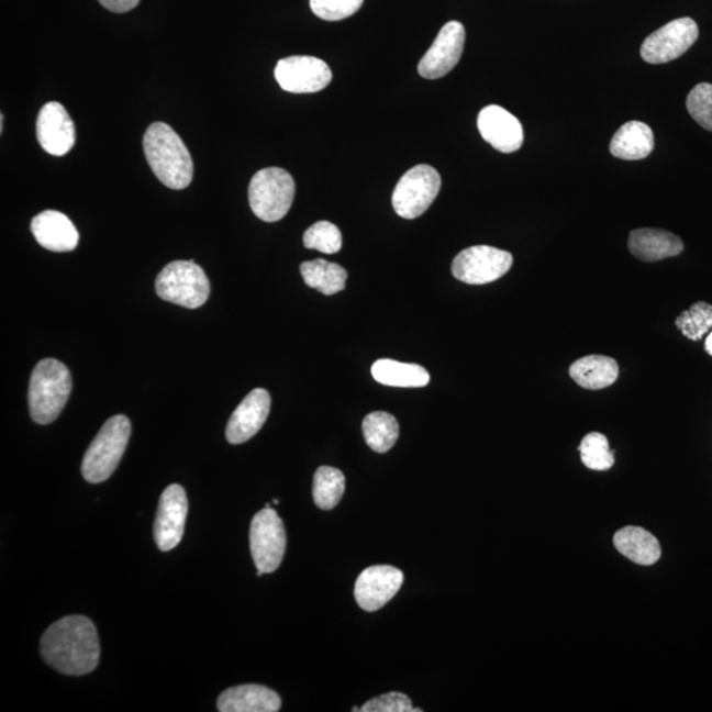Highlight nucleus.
<instances>
[{
    "label": "nucleus",
    "instance_id": "nucleus-1",
    "mask_svg": "<svg viewBox=\"0 0 712 712\" xmlns=\"http://www.w3.org/2000/svg\"><path fill=\"white\" fill-rule=\"evenodd\" d=\"M40 649L44 661L66 676L89 675L101 656L94 623L78 615L52 624L44 633Z\"/></svg>",
    "mask_w": 712,
    "mask_h": 712
},
{
    "label": "nucleus",
    "instance_id": "nucleus-2",
    "mask_svg": "<svg viewBox=\"0 0 712 712\" xmlns=\"http://www.w3.org/2000/svg\"><path fill=\"white\" fill-rule=\"evenodd\" d=\"M145 158L165 187L188 188L193 180L194 165L182 138L169 124H151L143 138Z\"/></svg>",
    "mask_w": 712,
    "mask_h": 712
},
{
    "label": "nucleus",
    "instance_id": "nucleus-3",
    "mask_svg": "<svg viewBox=\"0 0 712 712\" xmlns=\"http://www.w3.org/2000/svg\"><path fill=\"white\" fill-rule=\"evenodd\" d=\"M71 376L68 367L56 359H44L33 369L29 402L33 421L48 425L55 421L68 402Z\"/></svg>",
    "mask_w": 712,
    "mask_h": 712
},
{
    "label": "nucleus",
    "instance_id": "nucleus-4",
    "mask_svg": "<svg viewBox=\"0 0 712 712\" xmlns=\"http://www.w3.org/2000/svg\"><path fill=\"white\" fill-rule=\"evenodd\" d=\"M130 435L131 422L125 415H114L105 421L82 460V475L89 483H102L114 474L129 445Z\"/></svg>",
    "mask_w": 712,
    "mask_h": 712
},
{
    "label": "nucleus",
    "instance_id": "nucleus-5",
    "mask_svg": "<svg viewBox=\"0 0 712 712\" xmlns=\"http://www.w3.org/2000/svg\"><path fill=\"white\" fill-rule=\"evenodd\" d=\"M296 193L293 177L281 168L257 171L249 182L248 200L254 214L264 222H277L288 214Z\"/></svg>",
    "mask_w": 712,
    "mask_h": 712
},
{
    "label": "nucleus",
    "instance_id": "nucleus-6",
    "mask_svg": "<svg viewBox=\"0 0 712 712\" xmlns=\"http://www.w3.org/2000/svg\"><path fill=\"white\" fill-rule=\"evenodd\" d=\"M156 292L165 301L197 309L208 301L210 282L207 274L193 260H176L158 274Z\"/></svg>",
    "mask_w": 712,
    "mask_h": 712
},
{
    "label": "nucleus",
    "instance_id": "nucleus-7",
    "mask_svg": "<svg viewBox=\"0 0 712 712\" xmlns=\"http://www.w3.org/2000/svg\"><path fill=\"white\" fill-rule=\"evenodd\" d=\"M441 176L431 165L420 164L400 178L392 194L396 214L414 220L424 214L441 190Z\"/></svg>",
    "mask_w": 712,
    "mask_h": 712
},
{
    "label": "nucleus",
    "instance_id": "nucleus-8",
    "mask_svg": "<svg viewBox=\"0 0 712 712\" xmlns=\"http://www.w3.org/2000/svg\"><path fill=\"white\" fill-rule=\"evenodd\" d=\"M249 545L257 577L279 569L286 553L287 534L279 514L272 508H264L256 513L251 523Z\"/></svg>",
    "mask_w": 712,
    "mask_h": 712
},
{
    "label": "nucleus",
    "instance_id": "nucleus-9",
    "mask_svg": "<svg viewBox=\"0 0 712 712\" xmlns=\"http://www.w3.org/2000/svg\"><path fill=\"white\" fill-rule=\"evenodd\" d=\"M513 264V256L507 251L490 246H474L460 251L452 266L455 279L471 286L497 281Z\"/></svg>",
    "mask_w": 712,
    "mask_h": 712
},
{
    "label": "nucleus",
    "instance_id": "nucleus-10",
    "mask_svg": "<svg viewBox=\"0 0 712 712\" xmlns=\"http://www.w3.org/2000/svg\"><path fill=\"white\" fill-rule=\"evenodd\" d=\"M699 36L698 25L690 18L672 20L653 32L642 45V57L649 64H666L681 57Z\"/></svg>",
    "mask_w": 712,
    "mask_h": 712
},
{
    "label": "nucleus",
    "instance_id": "nucleus-11",
    "mask_svg": "<svg viewBox=\"0 0 712 712\" xmlns=\"http://www.w3.org/2000/svg\"><path fill=\"white\" fill-rule=\"evenodd\" d=\"M275 78L282 90L307 94L327 88L333 73L325 62L312 56H292L276 65Z\"/></svg>",
    "mask_w": 712,
    "mask_h": 712
},
{
    "label": "nucleus",
    "instance_id": "nucleus-12",
    "mask_svg": "<svg viewBox=\"0 0 712 712\" xmlns=\"http://www.w3.org/2000/svg\"><path fill=\"white\" fill-rule=\"evenodd\" d=\"M466 31L459 22H448L435 37L433 45L421 58L419 73L426 79L445 77L459 63L464 53Z\"/></svg>",
    "mask_w": 712,
    "mask_h": 712
},
{
    "label": "nucleus",
    "instance_id": "nucleus-13",
    "mask_svg": "<svg viewBox=\"0 0 712 712\" xmlns=\"http://www.w3.org/2000/svg\"><path fill=\"white\" fill-rule=\"evenodd\" d=\"M188 516L187 492L180 485H170L158 503L154 526L158 549L169 552L181 543Z\"/></svg>",
    "mask_w": 712,
    "mask_h": 712
},
{
    "label": "nucleus",
    "instance_id": "nucleus-14",
    "mask_svg": "<svg viewBox=\"0 0 712 712\" xmlns=\"http://www.w3.org/2000/svg\"><path fill=\"white\" fill-rule=\"evenodd\" d=\"M402 582H404V574L393 566L368 567L356 580L354 591L356 602L365 611H378L398 593Z\"/></svg>",
    "mask_w": 712,
    "mask_h": 712
},
{
    "label": "nucleus",
    "instance_id": "nucleus-15",
    "mask_svg": "<svg viewBox=\"0 0 712 712\" xmlns=\"http://www.w3.org/2000/svg\"><path fill=\"white\" fill-rule=\"evenodd\" d=\"M36 131L40 145L53 156L68 154L76 143L75 123L58 102L46 103L40 111Z\"/></svg>",
    "mask_w": 712,
    "mask_h": 712
},
{
    "label": "nucleus",
    "instance_id": "nucleus-16",
    "mask_svg": "<svg viewBox=\"0 0 712 712\" xmlns=\"http://www.w3.org/2000/svg\"><path fill=\"white\" fill-rule=\"evenodd\" d=\"M478 129L481 137L503 154L519 151L524 143V130L519 119L497 104L487 105L479 112Z\"/></svg>",
    "mask_w": 712,
    "mask_h": 712
},
{
    "label": "nucleus",
    "instance_id": "nucleus-17",
    "mask_svg": "<svg viewBox=\"0 0 712 712\" xmlns=\"http://www.w3.org/2000/svg\"><path fill=\"white\" fill-rule=\"evenodd\" d=\"M269 411V393L263 388L254 389L229 420L226 438L230 444L240 445L253 438L267 421Z\"/></svg>",
    "mask_w": 712,
    "mask_h": 712
},
{
    "label": "nucleus",
    "instance_id": "nucleus-18",
    "mask_svg": "<svg viewBox=\"0 0 712 712\" xmlns=\"http://www.w3.org/2000/svg\"><path fill=\"white\" fill-rule=\"evenodd\" d=\"M31 231L40 246L53 253H68L78 246V231L63 213L46 210L33 218Z\"/></svg>",
    "mask_w": 712,
    "mask_h": 712
},
{
    "label": "nucleus",
    "instance_id": "nucleus-19",
    "mask_svg": "<svg viewBox=\"0 0 712 712\" xmlns=\"http://www.w3.org/2000/svg\"><path fill=\"white\" fill-rule=\"evenodd\" d=\"M216 705L221 712H277L281 698L266 686L241 685L223 691Z\"/></svg>",
    "mask_w": 712,
    "mask_h": 712
},
{
    "label": "nucleus",
    "instance_id": "nucleus-20",
    "mask_svg": "<svg viewBox=\"0 0 712 712\" xmlns=\"http://www.w3.org/2000/svg\"><path fill=\"white\" fill-rule=\"evenodd\" d=\"M630 253L643 262L668 259L682 253L681 237L661 229L633 230L628 240Z\"/></svg>",
    "mask_w": 712,
    "mask_h": 712
},
{
    "label": "nucleus",
    "instance_id": "nucleus-21",
    "mask_svg": "<svg viewBox=\"0 0 712 712\" xmlns=\"http://www.w3.org/2000/svg\"><path fill=\"white\" fill-rule=\"evenodd\" d=\"M655 148V135L648 124L638 121L625 123L613 135L610 151L622 160H643Z\"/></svg>",
    "mask_w": 712,
    "mask_h": 712
},
{
    "label": "nucleus",
    "instance_id": "nucleus-22",
    "mask_svg": "<svg viewBox=\"0 0 712 712\" xmlns=\"http://www.w3.org/2000/svg\"><path fill=\"white\" fill-rule=\"evenodd\" d=\"M613 545L624 557L638 565H655L661 557V546H659L658 539L644 527H623L613 537Z\"/></svg>",
    "mask_w": 712,
    "mask_h": 712
},
{
    "label": "nucleus",
    "instance_id": "nucleus-23",
    "mask_svg": "<svg viewBox=\"0 0 712 712\" xmlns=\"http://www.w3.org/2000/svg\"><path fill=\"white\" fill-rule=\"evenodd\" d=\"M570 376L578 386L598 391L618 380L619 366L615 359L604 355H587L572 363Z\"/></svg>",
    "mask_w": 712,
    "mask_h": 712
},
{
    "label": "nucleus",
    "instance_id": "nucleus-24",
    "mask_svg": "<svg viewBox=\"0 0 712 712\" xmlns=\"http://www.w3.org/2000/svg\"><path fill=\"white\" fill-rule=\"evenodd\" d=\"M371 372L376 381L389 387L421 388L431 381L424 367L391 359L375 361Z\"/></svg>",
    "mask_w": 712,
    "mask_h": 712
},
{
    "label": "nucleus",
    "instance_id": "nucleus-25",
    "mask_svg": "<svg viewBox=\"0 0 712 712\" xmlns=\"http://www.w3.org/2000/svg\"><path fill=\"white\" fill-rule=\"evenodd\" d=\"M301 275L307 286L332 296L346 288L347 270L340 264L323 259L301 264Z\"/></svg>",
    "mask_w": 712,
    "mask_h": 712
},
{
    "label": "nucleus",
    "instance_id": "nucleus-26",
    "mask_svg": "<svg viewBox=\"0 0 712 712\" xmlns=\"http://www.w3.org/2000/svg\"><path fill=\"white\" fill-rule=\"evenodd\" d=\"M400 434L399 422L387 412H372L363 420V435L376 453L391 450Z\"/></svg>",
    "mask_w": 712,
    "mask_h": 712
},
{
    "label": "nucleus",
    "instance_id": "nucleus-27",
    "mask_svg": "<svg viewBox=\"0 0 712 712\" xmlns=\"http://www.w3.org/2000/svg\"><path fill=\"white\" fill-rule=\"evenodd\" d=\"M346 490L345 475L338 468L322 466L314 475L313 498L321 510H333Z\"/></svg>",
    "mask_w": 712,
    "mask_h": 712
},
{
    "label": "nucleus",
    "instance_id": "nucleus-28",
    "mask_svg": "<svg viewBox=\"0 0 712 712\" xmlns=\"http://www.w3.org/2000/svg\"><path fill=\"white\" fill-rule=\"evenodd\" d=\"M580 458L590 470L607 471L615 464L613 450H610L609 440L602 433L587 434L579 446Z\"/></svg>",
    "mask_w": 712,
    "mask_h": 712
},
{
    "label": "nucleus",
    "instance_id": "nucleus-29",
    "mask_svg": "<svg viewBox=\"0 0 712 712\" xmlns=\"http://www.w3.org/2000/svg\"><path fill=\"white\" fill-rule=\"evenodd\" d=\"M676 326L691 341H701L712 330V307L708 302L692 303L676 320Z\"/></svg>",
    "mask_w": 712,
    "mask_h": 712
},
{
    "label": "nucleus",
    "instance_id": "nucleus-30",
    "mask_svg": "<svg viewBox=\"0 0 712 712\" xmlns=\"http://www.w3.org/2000/svg\"><path fill=\"white\" fill-rule=\"evenodd\" d=\"M303 246L327 255L340 253L342 248L341 231L335 224L327 221L316 222L303 235Z\"/></svg>",
    "mask_w": 712,
    "mask_h": 712
},
{
    "label": "nucleus",
    "instance_id": "nucleus-31",
    "mask_svg": "<svg viewBox=\"0 0 712 712\" xmlns=\"http://www.w3.org/2000/svg\"><path fill=\"white\" fill-rule=\"evenodd\" d=\"M689 114L704 130L712 132V85L699 84L686 101Z\"/></svg>",
    "mask_w": 712,
    "mask_h": 712
},
{
    "label": "nucleus",
    "instance_id": "nucleus-32",
    "mask_svg": "<svg viewBox=\"0 0 712 712\" xmlns=\"http://www.w3.org/2000/svg\"><path fill=\"white\" fill-rule=\"evenodd\" d=\"M361 4L363 0H310V9L314 15L327 22H338L353 16Z\"/></svg>",
    "mask_w": 712,
    "mask_h": 712
},
{
    "label": "nucleus",
    "instance_id": "nucleus-33",
    "mask_svg": "<svg viewBox=\"0 0 712 712\" xmlns=\"http://www.w3.org/2000/svg\"><path fill=\"white\" fill-rule=\"evenodd\" d=\"M361 712H413L411 699L401 692L376 697L360 709Z\"/></svg>",
    "mask_w": 712,
    "mask_h": 712
},
{
    "label": "nucleus",
    "instance_id": "nucleus-34",
    "mask_svg": "<svg viewBox=\"0 0 712 712\" xmlns=\"http://www.w3.org/2000/svg\"><path fill=\"white\" fill-rule=\"evenodd\" d=\"M98 2L111 12L123 13L134 10L141 0H98Z\"/></svg>",
    "mask_w": 712,
    "mask_h": 712
},
{
    "label": "nucleus",
    "instance_id": "nucleus-35",
    "mask_svg": "<svg viewBox=\"0 0 712 712\" xmlns=\"http://www.w3.org/2000/svg\"><path fill=\"white\" fill-rule=\"evenodd\" d=\"M704 349L705 353L712 356V332L708 335V338H705Z\"/></svg>",
    "mask_w": 712,
    "mask_h": 712
}]
</instances>
